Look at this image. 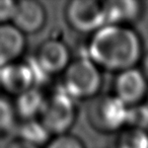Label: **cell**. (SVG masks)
Segmentation results:
<instances>
[{"mask_svg":"<svg viewBox=\"0 0 148 148\" xmlns=\"http://www.w3.org/2000/svg\"><path fill=\"white\" fill-rule=\"evenodd\" d=\"M34 60L48 77L65 72L71 63V53L64 42L47 40L38 49Z\"/></svg>","mask_w":148,"mask_h":148,"instance_id":"obj_7","label":"cell"},{"mask_svg":"<svg viewBox=\"0 0 148 148\" xmlns=\"http://www.w3.org/2000/svg\"><path fill=\"white\" fill-rule=\"evenodd\" d=\"M6 148H41L39 146H36L34 144H31L27 141H23L21 139H15L11 141L10 143L7 145Z\"/></svg>","mask_w":148,"mask_h":148,"instance_id":"obj_19","label":"cell"},{"mask_svg":"<svg viewBox=\"0 0 148 148\" xmlns=\"http://www.w3.org/2000/svg\"><path fill=\"white\" fill-rule=\"evenodd\" d=\"M76 118V101L60 87L47 97L39 120L52 136H58L69 133Z\"/></svg>","mask_w":148,"mask_h":148,"instance_id":"obj_4","label":"cell"},{"mask_svg":"<svg viewBox=\"0 0 148 148\" xmlns=\"http://www.w3.org/2000/svg\"><path fill=\"white\" fill-rule=\"evenodd\" d=\"M32 87H38V83L29 61L19 60L0 68V89L5 93L17 97Z\"/></svg>","mask_w":148,"mask_h":148,"instance_id":"obj_8","label":"cell"},{"mask_svg":"<svg viewBox=\"0 0 148 148\" xmlns=\"http://www.w3.org/2000/svg\"><path fill=\"white\" fill-rule=\"evenodd\" d=\"M128 107L115 95H97L87 108L90 126L101 133H115L127 127Z\"/></svg>","mask_w":148,"mask_h":148,"instance_id":"obj_3","label":"cell"},{"mask_svg":"<svg viewBox=\"0 0 148 148\" xmlns=\"http://www.w3.org/2000/svg\"><path fill=\"white\" fill-rule=\"evenodd\" d=\"M143 55V44L137 32L118 25H106L92 34L85 54L101 69L116 73L136 67Z\"/></svg>","mask_w":148,"mask_h":148,"instance_id":"obj_1","label":"cell"},{"mask_svg":"<svg viewBox=\"0 0 148 148\" xmlns=\"http://www.w3.org/2000/svg\"><path fill=\"white\" fill-rule=\"evenodd\" d=\"M47 21V11L41 2L36 0H21L16 3V10L12 25L25 35L40 32Z\"/></svg>","mask_w":148,"mask_h":148,"instance_id":"obj_9","label":"cell"},{"mask_svg":"<svg viewBox=\"0 0 148 148\" xmlns=\"http://www.w3.org/2000/svg\"><path fill=\"white\" fill-rule=\"evenodd\" d=\"M103 81L101 69L84 55L71 61L61 87L75 101L92 99L99 95Z\"/></svg>","mask_w":148,"mask_h":148,"instance_id":"obj_2","label":"cell"},{"mask_svg":"<svg viewBox=\"0 0 148 148\" xmlns=\"http://www.w3.org/2000/svg\"><path fill=\"white\" fill-rule=\"evenodd\" d=\"M141 71L145 75L146 79L148 80V52L143 55V58L141 60Z\"/></svg>","mask_w":148,"mask_h":148,"instance_id":"obj_20","label":"cell"},{"mask_svg":"<svg viewBox=\"0 0 148 148\" xmlns=\"http://www.w3.org/2000/svg\"><path fill=\"white\" fill-rule=\"evenodd\" d=\"M127 127L148 131V105L142 103L128 108Z\"/></svg>","mask_w":148,"mask_h":148,"instance_id":"obj_16","label":"cell"},{"mask_svg":"<svg viewBox=\"0 0 148 148\" xmlns=\"http://www.w3.org/2000/svg\"><path fill=\"white\" fill-rule=\"evenodd\" d=\"M103 3L106 25L130 27L143 14V3L138 0H108Z\"/></svg>","mask_w":148,"mask_h":148,"instance_id":"obj_11","label":"cell"},{"mask_svg":"<svg viewBox=\"0 0 148 148\" xmlns=\"http://www.w3.org/2000/svg\"><path fill=\"white\" fill-rule=\"evenodd\" d=\"M148 93V80L141 69L130 68L117 73L114 95L128 108L142 103Z\"/></svg>","mask_w":148,"mask_h":148,"instance_id":"obj_6","label":"cell"},{"mask_svg":"<svg viewBox=\"0 0 148 148\" xmlns=\"http://www.w3.org/2000/svg\"><path fill=\"white\" fill-rule=\"evenodd\" d=\"M45 148H85L83 142L72 134L53 136Z\"/></svg>","mask_w":148,"mask_h":148,"instance_id":"obj_17","label":"cell"},{"mask_svg":"<svg viewBox=\"0 0 148 148\" xmlns=\"http://www.w3.org/2000/svg\"><path fill=\"white\" fill-rule=\"evenodd\" d=\"M115 148H148V133L135 128H124L116 140Z\"/></svg>","mask_w":148,"mask_h":148,"instance_id":"obj_14","label":"cell"},{"mask_svg":"<svg viewBox=\"0 0 148 148\" xmlns=\"http://www.w3.org/2000/svg\"><path fill=\"white\" fill-rule=\"evenodd\" d=\"M25 48V34L11 23L0 25V68L19 61Z\"/></svg>","mask_w":148,"mask_h":148,"instance_id":"obj_10","label":"cell"},{"mask_svg":"<svg viewBox=\"0 0 148 148\" xmlns=\"http://www.w3.org/2000/svg\"><path fill=\"white\" fill-rule=\"evenodd\" d=\"M68 25L79 34H95L106 25L103 1L72 0L65 7Z\"/></svg>","mask_w":148,"mask_h":148,"instance_id":"obj_5","label":"cell"},{"mask_svg":"<svg viewBox=\"0 0 148 148\" xmlns=\"http://www.w3.org/2000/svg\"><path fill=\"white\" fill-rule=\"evenodd\" d=\"M17 1L0 0V25L12 23L16 10Z\"/></svg>","mask_w":148,"mask_h":148,"instance_id":"obj_18","label":"cell"},{"mask_svg":"<svg viewBox=\"0 0 148 148\" xmlns=\"http://www.w3.org/2000/svg\"><path fill=\"white\" fill-rule=\"evenodd\" d=\"M46 97L39 87H32L31 89L15 97L13 103L15 114L23 121L39 119L46 103Z\"/></svg>","mask_w":148,"mask_h":148,"instance_id":"obj_12","label":"cell"},{"mask_svg":"<svg viewBox=\"0 0 148 148\" xmlns=\"http://www.w3.org/2000/svg\"><path fill=\"white\" fill-rule=\"evenodd\" d=\"M17 135L18 139L27 141L39 147L47 145L52 137V135L39 119L23 121L17 129Z\"/></svg>","mask_w":148,"mask_h":148,"instance_id":"obj_13","label":"cell"},{"mask_svg":"<svg viewBox=\"0 0 148 148\" xmlns=\"http://www.w3.org/2000/svg\"><path fill=\"white\" fill-rule=\"evenodd\" d=\"M16 118L13 103L0 93V136L8 133L13 129Z\"/></svg>","mask_w":148,"mask_h":148,"instance_id":"obj_15","label":"cell"}]
</instances>
